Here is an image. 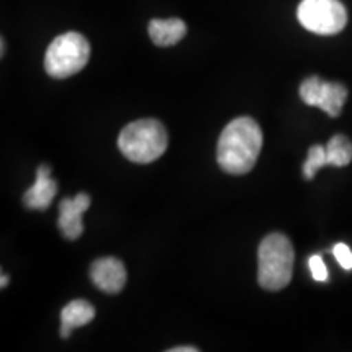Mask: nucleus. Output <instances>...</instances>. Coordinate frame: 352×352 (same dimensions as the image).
<instances>
[{"label":"nucleus","mask_w":352,"mask_h":352,"mask_svg":"<svg viewBox=\"0 0 352 352\" xmlns=\"http://www.w3.org/2000/svg\"><path fill=\"white\" fill-rule=\"evenodd\" d=\"M263 147L261 127L252 118H236L228 122L217 144L220 168L230 175H245L256 164Z\"/></svg>","instance_id":"f257e3e1"},{"label":"nucleus","mask_w":352,"mask_h":352,"mask_svg":"<svg viewBox=\"0 0 352 352\" xmlns=\"http://www.w3.org/2000/svg\"><path fill=\"white\" fill-rule=\"evenodd\" d=\"M294 246L283 233H271L258 250V283L266 290L287 287L294 271Z\"/></svg>","instance_id":"f03ea898"},{"label":"nucleus","mask_w":352,"mask_h":352,"mask_svg":"<svg viewBox=\"0 0 352 352\" xmlns=\"http://www.w3.org/2000/svg\"><path fill=\"white\" fill-rule=\"evenodd\" d=\"M118 147L134 164H152L168 147V134L160 121L139 120L121 131Z\"/></svg>","instance_id":"7ed1b4c3"},{"label":"nucleus","mask_w":352,"mask_h":352,"mask_svg":"<svg viewBox=\"0 0 352 352\" xmlns=\"http://www.w3.org/2000/svg\"><path fill=\"white\" fill-rule=\"evenodd\" d=\"M90 44L77 32L57 36L47 47L44 56V69L52 78H67L76 76L88 64Z\"/></svg>","instance_id":"20e7f679"},{"label":"nucleus","mask_w":352,"mask_h":352,"mask_svg":"<svg viewBox=\"0 0 352 352\" xmlns=\"http://www.w3.org/2000/svg\"><path fill=\"white\" fill-rule=\"evenodd\" d=\"M297 19L308 32L331 36L344 30L347 10L340 0H302L297 8Z\"/></svg>","instance_id":"39448f33"},{"label":"nucleus","mask_w":352,"mask_h":352,"mask_svg":"<svg viewBox=\"0 0 352 352\" xmlns=\"http://www.w3.org/2000/svg\"><path fill=\"white\" fill-rule=\"evenodd\" d=\"M300 98L308 107L321 108L328 116L338 118L347 100V88L342 83L327 82L314 76L302 82Z\"/></svg>","instance_id":"423d86ee"},{"label":"nucleus","mask_w":352,"mask_h":352,"mask_svg":"<svg viewBox=\"0 0 352 352\" xmlns=\"http://www.w3.org/2000/svg\"><path fill=\"white\" fill-rule=\"evenodd\" d=\"M90 277L94 284L104 294H120L124 289L127 272L122 261L118 258H100L91 264Z\"/></svg>","instance_id":"0eeeda50"},{"label":"nucleus","mask_w":352,"mask_h":352,"mask_svg":"<svg viewBox=\"0 0 352 352\" xmlns=\"http://www.w3.org/2000/svg\"><path fill=\"white\" fill-rule=\"evenodd\" d=\"M90 208V196L78 192L76 197H65L59 204V219L57 227L67 240H77L83 232L82 215Z\"/></svg>","instance_id":"6e6552de"},{"label":"nucleus","mask_w":352,"mask_h":352,"mask_svg":"<svg viewBox=\"0 0 352 352\" xmlns=\"http://www.w3.org/2000/svg\"><path fill=\"white\" fill-rule=\"evenodd\" d=\"M57 195V183L51 178V168L41 165L36 171V182L25 192L23 202L28 209L44 210L51 206Z\"/></svg>","instance_id":"1a4fd4ad"},{"label":"nucleus","mask_w":352,"mask_h":352,"mask_svg":"<svg viewBox=\"0 0 352 352\" xmlns=\"http://www.w3.org/2000/svg\"><path fill=\"white\" fill-rule=\"evenodd\" d=\"M95 318V308L87 300H72L60 314V336L69 338L74 329L85 327Z\"/></svg>","instance_id":"9d476101"},{"label":"nucleus","mask_w":352,"mask_h":352,"mask_svg":"<svg viewBox=\"0 0 352 352\" xmlns=\"http://www.w3.org/2000/svg\"><path fill=\"white\" fill-rule=\"evenodd\" d=\"M186 23L179 19H155L148 23V34L157 46H173L186 36Z\"/></svg>","instance_id":"9b49d317"},{"label":"nucleus","mask_w":352,"mask_h":352,"mask_svg":"<svg viewBox=\"0 0 352 352\" xmlns=\"http://www.w3.org/2000/svg\"><path fill=\"white\" fill-rule=\"evenodd\" d=\"M328 165L346 166L352 160V142L346 135H333L327 145Z\"/></svg>","instance_id":"f8f14e48"},{"label":"nucleus","mask_w":352,"mask_h":352,"mask_svg":"<svg viewBox=\"0 0 352 352\" xmlns=\"http://www.w3.org/2000/svg\"><path fill=\"white\" fill-rule=\"evenodd\" d=\"M327 165H328L327 147H321V145H311V147L308 148V157L305 164H303V176H305V179H314L316 171Z\"/></svg>","instance_id":"ddd939ff"},{"label":"nucleus","mask_w":352,"mask_h":352,"mask_svg":"<svg viewBox=\"0 0 352 352\" xmlns=\"http://www.w3.org/2000/svg\"><path fill=\"white\" fill-rule=\"evenodd\" d=\"M308 266H310L311 276L316 283H324L328 279V270H327V264H324L323 258L320 254H314L310 259H308Z\"/></svg>","instance_id":"4468645a"},{"label":"nucleus","mask_w":352,"mask_h":352,"mask_svg":"<svg viewBox=\"0 0 352 352\" xmlns=\"http://www.w3.org/2000/svg\"><path fill=\"white\" fill-rule=\"evenodd\" d=\"M333 254H334V258L338 259V263L341 264L342 270L352 271V252H351L349 246H347L346 243L334 245Z\"/></svg>","instance_id":"2eb2a0df"},{"label":"nucleus","mask_w":352,"mask_h":352,"mask_svg":"<svg viewBox=\"0 0 352 352\" xmlns=\"http://www.w3.org/2000/svg\"><path fill=\"white\" fill-rule=\"evenodd\" d=\"M199 349L197 347H192V346H186V347H173V349H170V352H197Z\"/></svg>","instance_id":"dca6fc26"},{"label":"nucleus","mask_w":352,"mask_h":352,"mask_svg":"<svg viewBox=\"0 0 352 352\" xmlns=\"http://www.w3.org/2000/svg\"><path fill=\"white\" fill-rule=\"evenodd\" d=\"M8 284V276H6V274H2V283H0V285H2V289L6 287V285Z\"/></svg>","instance_id":"f3484780"},{"label":"nucleus","mask_w":352,"mask_h":352,"mask_svg":"<svg viewBox=\"0 0 352 352\" xmlns=\"http://www.w3.org/2000/svg\"><path fill=\"white\" fill-rule=\"evenodd\" d=\"M3 54H6V41H3V39H2V56Z\"/></svg>","instance_id":"a211bd4d"}]
</instances>
